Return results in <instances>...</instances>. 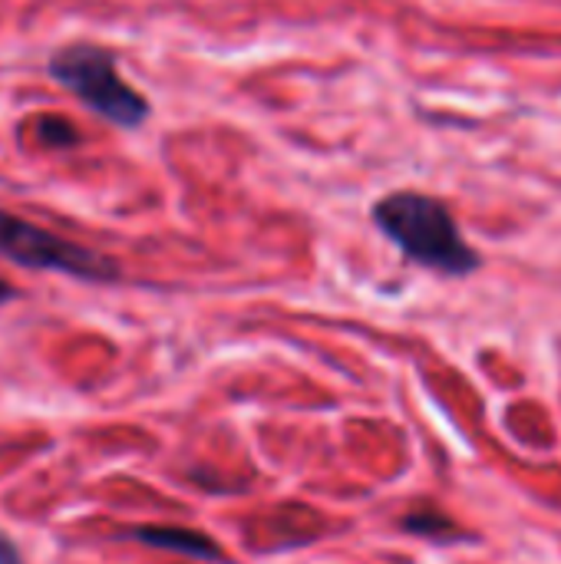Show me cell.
<instances>
[{"instance_id":"obj_2","label":"cell","mask_w":561,"mask_h":564,"mask_svg":"<svg viewBox=\"0 0 561 564\" xmlns=\"http://www.w3.org/2000/svg\"><path fill=\"white\" fill-rule=\"evenodd\" d=\"M46 73L56 86L116 129H139L152 112L149 99L119 76L116 53L99 43L76 40L56 46L46 59Z\"/></svg>"},{"instance_id":"obj_5","label":"cell","mask_w":561,"mask_h":564,"mask_svg":"<svg viewBox=\"0 0 561 564\" xmlns=\"http://www.w3.org/2000/svg\"><path fill=\"white\" fill-rule=\"evenodd\" d=\"M36 139L46 149H73V145H79L76 126L69 119H63V116H43L36 122Z\"/></svg>"},{"instance_id":"obj_4","label":"cell","mask_w":561,"mask_h":564,"mask_svg":"<svg viewBox=\"0 0 561 564\" xmlns=\"http://www.w3.org/2000/svg\"><path fill=\"white\" fill-rule=\"evenodd\" d=\"M132 539L149 545V549H165V552H179V555L202 558V562H218L222 558L218 545L208 535L188 532V529H136Z\"/></svg>"},{"instance_id":"obj_7","label":"cell","mask_w":561,"mask_h":564,"mask_svg":"<svg viewBox=\"0 0 561 564\" xmlns=\"http://www.w3.org/2000/svg\"><path fill=\"white\" fill-rule=\"evenodd\" d=\"M17 294H20V291H17V288H13V284H10L7 278H3V274H0V304H10V301H13Z\"/></svg>"},{"instance_id":"obj_1","label":"cell","mask_w":561,"mask_h":564,"mask_svg":"<svg viewBox=\"0 0 561 564\" xmlns=\"http://www.w3.org/2000/svg\"><path fill=\"white\" fill-rule=\"evenodd\" d=\"M374 218L407 258H413L433 271L470 274L479 268V258L466 245L453 212L430 195L393 192L374 205Z\"/></svg>"},{"instance_id":"obj_6","label":"cell","mask_w":561,"mask_h":564,"mask_svg":"<svg viewBox=\"0 0 561 564\" xmlns=\"http://www.w3.org/2000/svg\"><path fill=\"white\" fill-rule=\"evenodd\" d=\"M0 564H23L20 562V552H17L3 535H0Z\"/></svg>"},{"instance_id":"obj_3","label":"cell","mask_w":561,"mask_h":564,"mask_svg":"<svg viewBox=\"0 0 561 564\" xmlns=\"http://www.w3.org/2000/svg\"><path fill=\"white\" fill-rule=\"evenodd\" d=\"M0 258L26 271H53L76 281L109 284L119 281V264L96 248L69 241L36 221H26L0 208Z\"/></svg>"}]
</instances>
